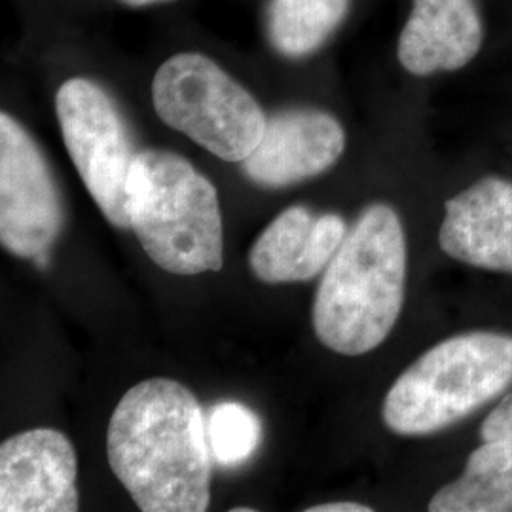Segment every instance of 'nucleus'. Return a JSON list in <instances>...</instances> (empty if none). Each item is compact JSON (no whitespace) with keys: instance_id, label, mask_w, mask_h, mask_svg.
Instances as JSON below:
<instances>
[{"instance_id":"f257e3e1","label":"nucleus","mask_w":512,"mask_h":512,"mask_svg":"<svg viewBox=\"0 0 512 512\" xmlns=\"http://www.w3.org/2000/svg\"><path fill=\"white\" fill-rule=\"evenodd\" d=\"M114 476L145 512H203L211 501V450L194 393L167 378L133 385L107 435Z\"/></svg>"},{"instance_id":"f03ea898","label":"nucleus","mask_w":512,"mask_h":512,"mask_svg":"<svg viewBox=\"0 0 512 512\" xmlns=\"http://www.w3.org/2000/svg\"><path fill=\"white\" fill-rule=\"evenodd\" d=\"M406 238L385 203L368 205L323 272L313 300V330L325 348L365 355L378 348L403 310Z\"/></svg>"},{"instance_id":"7ed1b4c3","label":"nucleus","mask_w":512,"mask_h":512,"mask_svg":"<svg viewBox=\"0 0 512 512\" xmlns=\"http://www.w3.org/2000/svg\"><path fill=\"white\" fill-rule=\"evenodd\" d=\"M131 232L152 262L175 275L222 270L219 194L183 156L137 154L128 184Z\"/></svg>"},{"instance_id":"20e7f679","label":"nucleus","mask_w":512,"mask_h":512,"mask_svg":"<svg viewBox=\"0 0 512 512\" xmlns=\"http://www.w3.org/2000/svg\"><path fill=\"white\" fill-rule=\"evenodd\" d=\"M512 384V336L467 332L425 351L389 389L384 423L403 437L433 435Z\"/></svg>"},{"instance_id":"39448f33","label":"nucleus","mask_w":512,"mask_h":512,"mask_svg":"<svg viewBox=\"0 0 512 512\" xmlns=\"http://www.w3.org/2000/svg\"><path fill=\"white\" fill-rule=\"evenodd\" d=\"M156 114L169 128L224 162H243L266 131V116L255 97L202 54H177L152 82Z\"/></svg>"},{"instance_id":"423d86ee","label":"nucleus","mask_w":512,"mask_h":512,"mask_svg":"<svg viewBox=\"0 0 512 512\" xmlns=\"http://www.w3.org/2000/svg\"><path fill=\"white\" fill-rule=\"evenodd\" d=\"M55 112L74 167L105 219L131 230L129 173L137 158L128 122L109 93L86 78L67 80L55 97Z\"/></svg>"},{"instance_id":"0eeeda50","label":"nucleus","mask_w":512,"mask_h":512,"mask_svg":"<svg viewBox=\"0 0 512 512\" xmlns=\"http://www.w3.org/2000/svg\"><path fill=\"white\" fill-rule=\"evenodd\" d=\"M65 228L52 169L27 129L0 114V243L19 258L48 255Z\"/></svg>"},{"instance_id":"6e6552de","label":"nucleus","mask_w":512,"mask_h":512,"mask_svg":"<svg viewBox=\"0 0 512 512\" xmlns=\"http://www.w3.org/2000/svg\"><path fill=\"white\" fill-rule=\"evenodd\" d=\"M78 461L55 429H31L0 446V511H78Z\"/></svg>"},{"instance_id":"1a4fd4ad","label":"nucleus","mask_w":512,"mask_h":512,"mask_svg":"<svg viewBox=\"0 0 512 512\" xmlns=\"http://www.w3.org/2000/svg\"><path fill=\"white\" fill-rule=\"evenodd\" d=\"M344 150L346 131L334 116L285 110L268 118L262 141L241 165L253 183L281 188L329 171Z\"/></svg>"},{"instance_id":"9d476101","label":"nucleus","mask_w":512,"mask_h":512,"mask_svg":"<svg viewBox=\"0 0 512 512\" xmlns=\"http://www.w3.org/2000/svg\"><path fill=\"white\" fill-rule=\"evenodd\" d=\"M439 243L463 264L512 274V183L486 177L448 200Z\"/></svg>"},{"instance_id":"9b49d317","label":"nucleus","mask_w":512,"mask_h":512,"mask_svg":"<svg viewBox=\"0 0 512 512\" xmlns=\"http://www.w3.org/2000/svg\"><path fill=\"white\" fill-rule=\"evenodd\" d=\"M348 226L340 215L294 205L277 215L249 253L253 274L264 283L310 281L325 272Z\"/></svg>"},{"instance_id":"f8f14e48","label":"nucleus","mask_w":512,"mask_h":512,"mask_svg":"<svg viewBox=\"0 0 512 512\" xmlns=\"http://www.w3.org/2000/svg\"><path fill=\"white\" fill-rule=\"evenodd\" d=\"M482 40L476 0H412L399 37V61L416 76L458 71L475 59Z\"/></svg>"},{"instance_id":"ddd939ff","label":"nucleus","mask_w":512,"mask_h":512,"mask_svg":"<svg viewBox=\"0 0 512 512\" xmlns=\"http://www.w3.org/2000/svg\"><path fill=\"white\" fill-rule=\"evenodd\" d=\"M431 512H511L512 440H484L458 480L440 488Z\"/></svg>"},{"instance_id":"4468645a","label":"nucleus","mask_w":512,"mask_h":512,"mask_svg":"<svg viewBox=\"0 0 512 512\" xmlns=\"http://www.w3.org/2000/svg\"><path fill=\"white\" fill-rule=\"evenodd\" d=\"M349 0H272L268 37L287 57L319 50L348 16Z\"/></svg>"},{"instance_id":"2eb2a0df","label":"nucleus","mask_w":512,"mask_h":512,"mask_svg":"<svg viewBox=\"0 0 512 512\" xmlns=\"http://www.w3.org/2000/svg\"><path fill=\"white\" fill-rule=\"evenodd\" d=\"M207 442L222 467H239L253 458L262 440V425L245 404L220 403L205 418Z\"/></svg>"},{"instance_id":"dca6fc26","label":"nucleus","mask_w":512,"mask_h":512,"mask_svg":"<svg viewBox=\"0 0 512 512\" xmlns=\"http://www.w3.org/2000/svg\"><path fill=\"white\" fill-rule=\"evenodd\" d=\"M482 440H512V391L507 393L480 427Z\"/></svg>"},{"instance_id":"f3484780","label":"nucleus","mask_w":512,"mask_h":512,"mask_svg":"<svg viewBox=\"0 0 512 512\" xmlns=\"http://www.w3.org/2000/svg\"><path fill=\"white\" fill-rule=\"evenodd\" d=\"M308 512H370L372 507L368 505H361V503H351V501H344V503H323V505H315L306 509Z\"/></svg>"},{"instance_id":"a211bd4d","label":"nucleus","mask_w":512,"mask_h":512,"mask_svg":"<svg viewBox=\"0 0 512 512\" xmlns=\"http://www.w3.org/2000/svg\"><path fill=\"white\" fill-rule=\"evenodd\" d=\"M124 4L139 8V6H148V4H156V2H167V0H122Z\"/></svg>"}]
</instances>
